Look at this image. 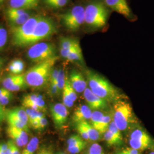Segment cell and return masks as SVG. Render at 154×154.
<instances>
[{"label": "cell", "mask_w": 154, "mask_h": 154, "mask_svg": "<svg viewBox=\"0 0 154 154\" xmlns=\"http://www.w3.org/2000/svg\"><path fill=\"white\" fill-rule=\"evenodd\" d=\"M58 57L49 60L36 63L25 73V81L28 86L35 88H41L49 82L51 72Z\"/></svg>", "instance_id": "cell-1"}, {"label": "cell", "mask_w": 154, "mask_h": 154, "mask_svg": "<svg viewBox=\"0 0 154 154\" xmlns=\"http://www.w3.org/2000/svg\"><path fill=\"white\" fill-rule=\"evenodd\" d=\"M86 75L89 88L93 93L107 102L118 100V91L104 77L90 70L86 72Z\"/></svg>", "instance_id": "cell-2"}, {"label": "cell", "mask_w": 154, "mask_h": 154, "mask_svg": "<svg viewBox=\"0 0 154 154\" xmlns=\"http://www.w3.org/2000/svg\"><path fill=\"white\" fill-rule=\"evenodd\" d=\"M104 2L93 1L85 7V24L92 30H98L106 25L109 12Z\"/></svg>", "instance_id": "cell-3"}, {"label": "cell", "mask_w": 154, "mask_h": 154, "mask_svg": "<svg viewBox=\"0 0 154 154\" xmlns=\"http://www.w3.org/2000/svg\"><path fill=\"white\" fill-rule=\"evenodd\" d=\"M41 16V15L33 16L21 25L11 27V44L14 46L18 48L28 46V42Z\"/></svg>", "instance_id": "cell-4"}, {"label": "cell", "mask_w": 154, "mask_h": 154, "mask_svg": "<svg viewBox=\"0 0 154 154\" xmlns=\"http://www.w3.org/2000/svg\"><path fill=\"white\" fill-rule=\"evenodd\" d=\"M55 32L56 26L54 21L50 17L41 16L28 42V46H31L40 42L41 41L49 38Z\"/></svg>", "instance_id": "cell-5"}, {"label": "cell", "mask_w": 154, "mask_h": 154, "mask_svg": "<svg viewBox=\"0 0 154 154\" xmlns=\"http://www.w3.org/2000/svg\"><path fill=\"white\" fill-rule=\"evenodd\" d=\"M26 55L30 61L36 63L57 57L54 45L44 42H40L31 46L28 49Z\"/></svg>", "instance_id": "cell-6"}, {"label": "cell", "mask_w": 154, "mask_h": 154, "mask_svg": "<svg viewBox=\"0 0 154 154\" xmlns=\"http://www.w3.org/2000/svg\"><path fill=\"white\" fill-rule=\"evenodd\" d=\"M112 121L121 131L126 130L132 121V110L125 101L116 102L112 113Z\"/></svg>", "instance_id": "cell-7"}, {"label": "cell", "mask_w": 154, "mask_h": 154, "mask_svg": "<svg viewBox=\"0 0 154 154\" xmlns=\"http://www.w3.org/2000/svg\"><path fill=\"white\" fill-rule=\"evenodd\" d=\"M61 21L68 30L75 32L85 24V7L81 5L73 6L61 17Z\"/></svg>", "instance_id": "cell-8"}, {"label": "cell", "mask_w": 154, "mask_h": 154, "mask_svg": "<svg viewBox=\"0 0 154 154\" xmlns=\"http://www.w3.org/2000/svg\"><path fill=\"white\" fill-rule=\"evenodd\" d=\"M129 144L132 149L141 152L149 149H154L153 139L145 131L140 128L135 129L131 132Z\"/></svg>", "instance_id": "cell-9"}, {"label": "cell", "mask_w": 154, "mask_h": 154, "mask_svg": "<svg viewBox=\"0 0 154 154\" xmlns=\"http://www.w3.org/2000/svg\"><path fill=\"white\" fill-rule=\"evenodd\" d=\"M22 106L43 112L46 110L44 99L42 95L37 94H28L23 96Z\"/></svg>", "instance_id": "cell-10"}, {"label": "cell", "mask_w": 154, "mask_h": 154, "mask_svg": "<svg viewBox=\"0 0 154 154\" xmlns=\"http://www.w3.org/2000/svg\"><path fill=\"white\" fill-rule=\"evenodd\" d=\"M63 103H56L51 107V114L55 126L60 128L67 120L68 110Z\"/></svg>", "instance_id": "cell-11"}, {"label": "cell", "mask_w": 154, "mask_h": 154, "mask_svg": "<svg viewBox=\"0 0 154 154\" xmlns=\"http://www.w3.org/2000/svg\"><path fill=\"white\" fill-rule=\"evenodd\" d=\"M83 93L85 99L91 110H104L107 108L108 102L93 93L90 88H87Z\"/></svg>", "instance_id": "cell-12"}, {"label": "cell", "mask_w": 154, "mask_h": 154, "mask_svg": "<svg viewBox=\"0 0 154 154\" xmlns=\"http://www.w3.org/2000/svg\"><path fill=\"white\" fill-rule=\"evenodd\" d=\"M6 133L18 147H23L29 142L28 132L23 130L14 127H8Z\"/></svg>", "instance_id": "cell-13"}, {"label": "cell", "mask_w": 154, "mask_h": 154, "mask_svg": "<svg viewBox=\"0 0 154 154\" xmlns=\"http://www.w3.org/2000/svg\"><path fill=\"white\" fill-rule=\"evenodd\" d=\"M106 5L112 11L117 12L122 16L130 18L132 17L131 9L126 0H102Z\"/></svg>", "instance_id": "cell-14"}, {"label": "cell", "mask_w": 154, "mask_h": 154, "mask_svg": "<svg viewBox=\"0 0 154 154\" xmlns=\"http://www.w3.org/2000/svg\"><path fill=\"white\" fill-rule=\"evenodd\" d=\"M69 80L76 93H83L87 88V83L84 77L81 72L75 70H72L71 72Z\"/></svg>", "instance_id": "cell-15"}, {"label": "cell", "mask_w": 154, "mask_h": 154, "mask_svg": "<svg viewBox=\"0 0 154 154\" xmlns=\"http://www.w3.org/2000/svg\"><path fill=\"white\" fill-rule=\"evenodd\" d=\"M92 114L91 110L88 106L82 105L77 107L74 111L72 120L76 124L84 121L90 120Z\"/></svg>", "instance_id": "cell-16"}, {"label": "cell", "mask_w": 154, "mask_h": 154, "mask_svg": "<svg viewBox=\"0 0 154 154\" xmlns=\"http://www.w3.org/2000/svg\"><path fill=\"white\" fill-rule=\"evenodd\" d=\"M79 43L78 41L69 37H62L60 39V54L61 57L66 59L70 52L76 45Z\"/></svg>", "instance_id": "cell-17"}, {"label": "cell", "mask_w": 154, "mask_h": 154, "mask_svg": "<svg viewBox=\"0 0 154 154\" xmlns=\"http://www.w3.org/2000/svg\"><path fill=\"white\" fill-rule=\"evenodd\" d=\"M39 4V0H9V7L25 11L34 9Z\"/></svg>", "instance_id": "cell-18"}, {"label": "cell", "mask_w": 154, "mask_h": 154, "mask_svg": "<svg viewBox=\"0 0 154 154\" xmlns=\"http://www.w3.org/2000/svg\"><path fill=\"white\" fill-rule=\"evenodd\" d=\"M6 116H11L25 123L29 124L27 114L25 109L22 107H14L6 110Z\"/></svg>", "instance_id": "cell-19"}, {"label": "cell", "mask_w": 154, "mask_h": 154, "mask_svg": "<svg viewBox=\"0 0 154 154\" xmlns=\"http://www.w3.org/2000/svg\"><path fill=\"white\" fill-rule=\"evenodd\" d=\"M25 69V63L22 60L17 58L13 60L10 62L8 66L7 70L13 75H20Z\"/></svg>", "instance_id": "cell-20"}, {"label": "cell", "mask_w": 154, "mask_h": 154, "mask_svg": "<svg viewBox=\"0 0 154 154\" xmlns=\"http://www.w3.org/2000/svg\"><path fill=\"white\" fill-rule=\"evenodd\" d=\"M66 60L67 61L82 63L83 62L82 51L79 43H78L70 52Z\"/></svg>", "instance_id": "cell-21"}, {"label": "cell", "mask_w": 154, "mask_h": 154, "mask_svg": "<svg viewBox=\"0 0 154 154\" xmlns=\"http://www.w3.org/2000/svg\"><path fill=\"white\" fill-rule=\"evenodd\" d=\"M82 123L88 134L89 140L93 142L99 140L100 139V134L99 131L88 121L82 122Z\"/></svg>", "instance_id": "cell-22"}, {"label": "cell", "mask_w": 154, "mask_h": 154, "mask_svg": "<svg viewBox=\"0 0 154 154\" xmlns=\"http://www.w3.org/2000/svg\"><path fill=\"white\" fill-rule=\"evenodd\" d=\"M32 17L29 12L28 11L25 14L21 15V16H18L8 17H7L8 21L11 24V27L18 26H20L24 23L26 22L28 20Z\"/></svg>", "instance_id": "cell-23"}, {"label": "cell", "mask_w": 154, "mask_h": 154, "mask_svg": "<svg viewBox=\"0 0 154 154\" xmlns=\"http://www.w3.org/2000/svg\"><path fill=\"white\" fill-rule=\"evenodd\" d=\"M5 119L9 126L14 127L23 130L27 132H29V124L25 123L11 116H6Z\"/></svg>", "instance_id": "cell-24"}, {"label": "cell", "mask_w": 154, "mask_h": 154, "mask_svg": "<svg viewBox=\"0 0 154 154\" xmlns=\"http://www.w3.org/2000/svg\"><path fill=\"white\" fill-rule=\"evenodd\" d=\"M39 139L36 137H33L29 141L23 149L21 154H35L39 146Z\"/></svg>", "instance_id": "cell-25"}, {"label": "cell", "mask_w": 154, "mask_h": 154, "mask_svg": "<svg viewBox=\"0 0 154 154\" xmlns=\"http://www.w3.org/2000/svg\"><path fill=\"white\" fill-rule=\"evenodd\" d=\"M22 74H20V75L10 74L8 76L5 77L2 82L3 88L11 91V88L13 87V86L14 85V84L16 83L17 81L22 76Z\"/></svg>", "instance_id": "cell-26"}, {"label": "cell", "mask_w": 154, "mask_h": 154, "mask_svg": "<svg viewBox=\"0 0 154 154\" xmlns=\"http://www.w3.org/2000/svg\"><path fill=\"white\" fill-rule=\"evenodd\" d=\"M104 114V112L99 110H95L92 112L90 119V124L98 131L99 130V126Z\"/></svg>", "instance_id": "cell-27"}, {"label": "cell", "mask_w": 154, "mask_h": 154, "mask_svg": "<svg viewBox=\"0 0 154 154\" xmlns=\"http://www.w3.org/2000/svg\"><path fill=\"white\" fill-rule=\"evenodd\" d=\"M110 113H105L100 123L98 131L100 134H104L109 127L110 123L112 121V116Z\"/></svg>", "instance_id": "cell-28"}, {"label": "cell", "mask_w": 154, "mask_h": 154, "mask_svg": "<svg viewBox=\"0 0 154 154\" xmlns=\"http://www.w3.org/2000/svg\"><path fill=\"white\" fill-rule=\"evenodd\" d=\"M104 139L109 147L116 146L122 144V140L118 139L107 130L104 133Z\"/></svg>", "instance_id": "cell-29"}, {"label": "cell", "mask_w": 154, "mask_h": 154, "mask_svg": "<svg viewBox=\"0 0 154 154\" xmlns=\"http://www.w3.org/2000/svg\"><path fill=\"white\" fill-rule=\"evenodd\" d=\"M28 117V123L35 120H39L41 118L44 116L42 112L38 110H34L30 108H25Z\"/></svg>", "instance_id": "cell-30"}, {"label": "cell", "mask_w": 154, "mask_h": 154, "mask_svg": "<svg viewBox=\"0 0 154 154\" xmlns=\"http://www.w3.org/2000/svg\"><path fill=\"white\" fill-rule=\"evenodd\" d=\"M63 90L65 91L68 96L72 99V101L74 102L77 100V95L76 91L74 90V89L72 88L70 83L69 82V80L66 78L65 85L63 88Z\"/></svg>", "instance_id": "cell-31"}, {"label": "cell", "mask_w": 154, "mask_h": 154, "mask_svg": "<svg viewBox=\"0 0 154 154\" xmlns=\"http://www.w3.org/2000/svg\"><path fill=\"white\" fill-rule=\"evenodd\" d=\"M66 78L64 70L62 69H60L58 77L57 79V85L60 92L62 91L65 85Z\"/></svg>", "instance_id": "cell-32"}, {"label": "cell", "mask_w": 154, "mask_h": 154, "mask_svg": "<svg viewBox=\"0 0 154 154\" xmlns=\"http://www.w3.org/2000/svg\"><path fill=\"white\" fill-rule=\"evenodd\" d=\"M86 147V142L84 141L82 143L78 144L77 145L72 147H67V150L70 154H78L82 151Z\"/></svg>", "instance_id": "cell-33"}, {"label": "cell", "mask_w": 154, "mask_h": 154, "mask_svg": "<svg viewBox=\"0 0 154 154\" xmlns=\"http://www.w3.org/2000/svg\"><path fill=\"white\" fill-rule=\"evenodd\" d=\"M27 12H28V11H25V10L21 9H17V8H13L11 7H9L6 10V17L18 16L23 15Z\"/></svg>", "instance_id": "cell-34"}, {"label": "cell", "mask_w": 154, "mask_h": 154, "mask_svg": "<svg viewBox=\"0 0 154 154\" xmlns=\"http://www.w3.org/2000/svg\"><path fill=\"white\" fill-rule=\"evenodd\" d=\"M84 141L86 140H85L80 135H72L71 137H70L67 140V147L77 145L78 144L82 143Z\"/></svg>", "instance_id": "cell-35"}, {"label": "cell", "mask_w": 154, "mask_h": 154, "mask_svg": "<svg viewBox=\"0 0 154 154\" xmlns=\"http://www.w3.org/2000/svg\"><path fill=\"white\" fill-rule=\"evenodd\" d=\"M108 130L110 131L112 134H113L116 138L118 139L122 140V136L121 131L118 128V127L116 126L115 123L113 121H112L110 123L109 127L108 128Z\"/></svg>", "instance_id": "cell-36"}, {"label": "cell", "mask_w": 154, "mask_h": 154, "mask_svg": "<svg viewBox=\"0 0 154 154\" xmlns=\"http://www.w3.org/2000/svg\"><path fill=\"white\" fill-rule=\"evenodd\" d=\"M88 154H106L102 147L98 143H93L88 149Z\"/></svg>", "instance_id": "cell-37"}, {"label": "cell", "mask_w": 154, "mask_h": 154, "mask_svg": "<svg viewBox=\"0 0 154 154\" xmlns=\"http://www.w3.org/2000/svg\"><path fill=\"white\" fill-rule=\"evenodd\" d=\"M69 0H53L47 3L46 5L52 8H61L67 5Z\"/></svg>", "instance_id": "cell-38"}, {"label": "cell", "mask_w": 154, "mask_h": 154, "mask_svg": "<svg viewBox=\"0 0 154 154\" xmlns=\"http://www.w3.org/2000/svg\"><path fill=\"white\" fill-rule=\"evenodd\" d=\"M8 41V32L5 28L0 26V49H2Z\"/></svg>", "instance_id": "cell-39"}, {"label": "cell", "mask_w": 154, "mask_h": 154, "mask_svg": "<svg viewBox=\"0 0 154 154\" xmlns=\"http://www.w3.org/2000/svg\"><path fill=\"white\" fill-rule=\"evenodd\" d=\"M77 131L79 132V135L86 141L89 140V138H88V134L86 132L85 127L83 125L82 123H79L77 124Z\"/></svg>", "instance_id": "cell-40"}, {"label": "cell", "mask_w": 154, "mask_h": 154, "mask_svg": "<svg viewBox=\"0 0 154 154\" xmlns=\"http://www.w3.org/2000/svg\"><path fill=\"white\" fill-rule=\"evenodd\" d=\"M62 101L63 104L67 108H70L74 105V102L72 101V99L68 96L65 91L63 90L62 91Z\"/></svg>", "instance_id": "cell-41"}, {"label": "cell", "mask_w": 154, "mask_h": 154, "mask_svg": "<svg viewBox=\"0 0 154 154\" xmlns=\"http://www.w3.org/2000/svg\"><path fill=\"white\" fill-rule=\"evenodd\" d=\"M13 98V95L11 93V91H10L8 94H7L5 96H4L2 98L0 99V104L5 106L8 105Z\"/></svg>", "instance_id": "cell-42"}, {"label": "cell", "mask_w": 154, "mask_h": 154, "mask_svg": "<svg viewBox=\"0 0 154 154\" xmlns=\"http://www.w3.org/2000/svg\"><path fill=\"white\" fill-rule=\"evenodd\" d=\"M116 154H142L141 151H139L137 149H132V148H127L123 149L121 151L118 152Z\"/></svg>", "instance_id": "cell-43"}, {"label": "cell", "mask_w": 154, "mask_h": 154, "mask_svg": "<svg viewBox=\"0 0 154 154\" xmlns=\"http://www.w3.org/2000/svg\"><path fill=\"white\" fill-rule=\"evenodd\" d=\"M8 142L10 144L11 147V154H21L18 147L12 140H9Z\"/></svg>", "instance_id": "cell-44"}, {"label": "cell", "mask_w": 154, "mask_h": 154, "mask_svg": "<svg viewBox=\"0 0 154 154\" xmlns=\"http://www.w3.org/2000/svg\"><path fill=\"white\" fill-rule=\"evenodd\" d=\"M48 119L45 116H43L39 120V130H42L48 125Z\"/></svg>", "instance_id": "cell-45"}, {"label": "cell", "mask_w": 154, "mask_h": 154, "mask_svg": "<svg viewBox=\"0 0 154 154\" xmlns=\"http://www.w3.org/2000/svg\"><path fill=\"white\" fill-rule=\"evenodd\" d=\"M6 110L4 109V106L0 104V125L2 123L4 119H5Z\"/></svg>", "instance_id": "cell-46"}, {"label": "cell", "mask_w": 154, "mask_h": 154, "mask_svg": "<svg viewBox=\"0 0 154 154\" xmlns=\"http://www.w3.org/2000/svg\"><path fill=\"white\" fill-rule=\"evenodd\" d=\"M36 154H53V152L49 147H44L40 149Z\"/></svg>", "instance_id": "cell-47"}, {"label": "cell", "mask_w": 154, "mask_h": 154, "mask_svg": "<svg viewBox=\"0 0 154 154\" xmlns=\"http://www.w3.org/2000/svg\"><path fill=\"white\" fill-rule=\"evenodd\" d=\"M29 125L34 130H39V120H35L29 123Z\"/></svg>", "instance_id": "cell-48"}, {"label": "cell", "mask_w": 154, "mask_h": 154, "mask_svg": "<svg viewBox=\"0 0 154 154\" xmlns=\"http://www.w3.org/2000/svg\"><path fill=\"white\" fill-rule=\"evenodd\" d=\"M10 91L8 90L7 89L4 88H0V99L2 98L4 96H5L7 94L9 93Z\"/></svg>", "instance_id": "cell-49"}, {"label": "cell", "mask_w": 154, "mask_h": 154, "mask_svg": "<svg viewBox=\"0 0 154 154\" xmlns=\"http://www.w3.org/2000/svg\"><path fill=\"white\" fill-rule=\"evenodd\" d=\"M7 143H8V148L6 150L5 154H11V145H10L9 143H8V142H7Z\"/></svg>", "instance_id": "cell-50"}, {"label": "cell", "mask_w": 154, "mask_h": 154, "mask_svg": "<svg viewBox=\"0 0 154 154\" xmlns=\"http://www.w3.org/2000/svg\"><path fill=\"white\" fill-rule=\"evenodd\" d=\"M4 63H5V60H4V58H2V57H0V71H1V70L2 69L3 66H4Z\"/></svg>", "instance_id": "cell-51"}, {"label": "cell", "mask_w": 154, "mask_h": 154, "mask_svg": "<svg viewBox=\"0 0 154 154\" xmlns=\"http://www.w3.org/2000/svg\"><path fill=\"white\" fill-rule=\"evenodd\" d=\"M43 1H44L45 4H46L47 3L51 1H53V0H43Z\"/></svg>", "instance_id": "cell-52"}, {"label": "cell", "mask_w": 154, "mask_h": 154, "mask_svg": "<svg viewBox=\"0 0 154 154\" xmlns=\"http://www.w3.org/2000/svg\"><path fill=\"white\" fill-rule=\"evenodd\" d=\"M148 154H154V149L152 150L151 151H150Z\"/></svg>", "instance_id": "cell-53"}, {"label": "cell", "mask_w": 154, "mask_h": 154, "mask_svg": "<svg viewBox=\"0 0 154 154\" xmlns=\"http://www.w3.org/2000/svg\"><path fill=\"white\" fill-rule=\"evenodd\" d=\"M4 1H5V0H0V3H2V2H4Z\"/></svg>", "instance_id": "cell-54"}, {"label": "cell", "mask_w": 154, "mask_h": 154, "mask_svg": "<svg viewBox=\"0 0 154 154\" xmlns=\"http://www.w3.org/2000/svg\"><path fill=\"white\" fill-rule=\"evenodd\" d=\"M60 154H67L66 153H64V152H60Z\"/></svg>", "instance_id": "cell-55"}, {"label": "cell", "mask_w": 154, "mask_h": 154, "mask_svg": "<svg viewBox=\"0 0 154 154\" xmlns=\"http://www.w3.org/2000/svg\"><path fill=\"white\" fill-rule=\"evenodd\" d=\"M60 154V152H58V153H57V154Z\"/></svg>", "instance_id": "cell-56"}]
</instances>
